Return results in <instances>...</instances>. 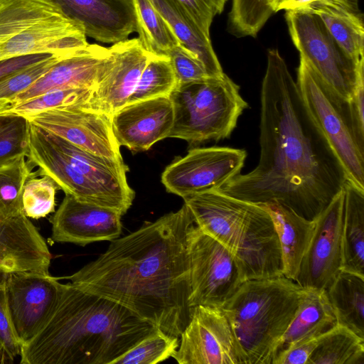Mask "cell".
Returning a JSON list of instances; mask_svg holds the SVG:
<instances>
[{"mask_svg": "<svg viewBox=\"0 0 364 364\" xmlns=\"http://www.w3.org/2000/svg\"><path fill=\"white\" fill-rule=\"evenodd\" d=\"M260 102L258 164L215 191L257 205L277 203L314 220L348 178L277 49L267 53Z\"/></svg>", "mask_w": 364, "mask_h": 364, "instance_id": "cell-1", "label": "cell"}, {"mask_svg": "<svg viewBox=\"0 0 364 364\" xmlns=\"http://www.w3.org/2000/svg\"><path fill=\"white\" fill-rule=\"evenodd\" d=\"M193 223L183 204L177 211L111 241L98 258L62 278L179 337L193 309L187 235Z\"/></svg>", "mask_w": 364, "mask_h": 364, "instance_id": "cell-2", "label": "cell"}, {"mask_svg": "<svg viewBox=\"0 0 364 364\" xmlns=\"http://www.w3.org/2000/svg\"><path fill=\"white\" fill-rule=\"evenodd\" d=\"M156 326L124 306L64 284L42 328L21 346V364H112Z\"/></svg>", "mask_w": 364, "mask_h": 364, "instance_id": "cell-3", "label": "cell"}, {"mask_svg": "<svg viewBox=\"0 0 364 364\" xmlns=\"http://www.w3.org/2000/svg\"><path fill=\"white\" fill-rule=\"evenodd\" d=\"M194 223L233 254L242 282L283 275L280 243L261 205L215 190L183 198Z\"/></svg>", "mask_w": 364, "mask_h": 364, "instance_id": "cell-4", "label": "cell"}, {"mask_svg": "<svg viewBox=\"0 0 364 364\" xmlns=\"http://www.w3.org/2000/svg\"><path fill=\"white\" fill-rule=\"evenodd\" d=\"M304 292L305 288L284 276L247 280L240 285L220 309L242 364H273Z\"/></svg>", "mask_w": 364, "mask_h": 364, "instance_id": "cell-5", "label": "cell"}, {"mask_svg": "<svg viewBox=\"0 0 364 364\" xmlns=\"http://www.w3.org/2000/svg\"><path fill=\"white\" fill-rule=\"evenodd\" d=\"M168 97L173 122L168 138L190 144L229 138L248 107L239 85L225 73L178 84Z\"/></svg>", "mask_w": 364, "mask_h": 364, "instance_id": "cell-6", "label": "cell"}, {"mask_svg": "<svg viewBox=\"0 0 364 364\" xmlns=\"http://www.w3.org/2000/svg\"><path fill=\"white\" fill-rule=\"evenodd\" d=\"M89 43L82 28L48 0H0V61L68 53Z\"/></svg>", "mask_w": 364, "mask_h": 364, "instance_id": "cell-7", "label": "cell"}, {"mask_svg": "<svg viewBox=\"0 0 364 364\" xmlns=\"http://www.w3.org/2000/svg\"><path fill=\"white\" fill-rule=\"evenodd\" d=\"M296 82L308 112L341 163L348 181L364 190V151L355 136L348 100L300 56Z\"/></svg>", "mask_w": 364, "mask_h": 364, "instance_id": "cell-8", "label": "cell"}, {"mask_svg": "<svg viewBox=\"0 0 364 364\" xmlns=\"http://www.w3.org/2000/svg\"><path fill=\"white\" fill-rule=\"evenodd\" d=\"M284 17L299 56L337 94L349 100L359 80L364 77V63L353 61L315 14L301 9L289 10L285 11Z\"/></svg>", "mask_w": 364, "mask_h": 364, "instance_id": "cell-9", "label": "cell"}, {"mask_svg": "<svg viewBox=\"0 0 364 364\" xmlns=\"http://www.w3.org/2000/svg\"><path fill=\"white\" fill-rule=\"evenodd\" d=\"M190 306L221 308L242 283L232 252L193 225L187 235Z\"/></svg>", "mask_w": 364, "mask_h": 364, "instance_id": "cell-10", "label": "cell"}, {"mask_svg": "<svg viewBox=\"0 0 364 364\" xmlns=\"http://www.w3.org/2000/svg\"><path fill=\"white\" fill-rule=\"evenodd\" d=\"M246 157L242 149L195 148L165 168L161 182L168 192L183 198L216 190L240 173Z\"/></svg>", "mask_w": 364, "mask_h": 364, "instance_id": "cell-11", "label": "cell"}, {"mask_svg": "<svg viewBox=\"0 0 364 364\" xmlns=\"http://www.w3.org/2000/svg\"><path fill=\"white\" fill-rule=\"evenodd\" d=\"M172 355L179 364H242L230 323L220 308L193 306Z\"/></svg>", "mask_w": 364, "mask_h": 364, "instance_id": "cell-12", "label": "cell"}, {"mask_svg": "<svg viewBox=\"0 0 364 364\" xmlns=\"http://www.w3.org/2000/svg\"><path fill=\"white\" fill-rule=\"evenodd\" d=\"M49 272H16L6 274L8 309L22 345L31 339L48 320L64 284Z\"/></svg>", "mask_w": 364, "mask_h": 364, "instance_id": "cell-13", "label": "cell"}, {"mask_svg": "<svg viewBox=\"0 0 364 364\" xmlns=\"http://www.w3.org/2000/svg\"><path fill=\"white\" fill-rule=\"evenodd\" d=\"M343 188L315 220L310 244L295 282L303 288L327 289L342 269Z\"/></svg>", "mask_w": 364, "mask_h": 364, "instance_id": "cell-14", "label": "cell"}, {"mask_svg": "<svg viewBox=\"0 0 364 364\" xmlns=\"http://www.w3.org/2000/svg\"><path fill=\"white\" fill-rule=\"evenodd\" d=\"M109 49L90 97L82 107L110 116L127 104L151 54L138 38L113 43Z\"/></svg>", "mask_w": 364, "mask_h": 364, "instance_id": "cell-15", "label": "cell"}, {"mask_svg": "<svg viewBox=\"0 0 364 364\" xmlns=\"http://www.w3.org/2000/svg\"><path fill=\"white\" fill-rule=\"evenodd\" d=\"M27 119L83 149L124 162L109 115L74 105L43 111Z\"/></svg>", "mask_w": 364, "mask_h": 364, "instance_id": "cell-16", "label": "cell"}, {"mask_svg": "<svg viewBox=\"0 0 364 364\" xmlns=\"http://www.w3.org/2000/svg\"><path fill=\"white\" fill-rule=\"evenodd\" d=\"M122 215L117 211L81 201L65 194L50 218L53 242L85 246L98 241H112L122 232Z\"/></svg>", "mask_w": 364, "mask_h": 364, "instance_id": "cell-17", "label": "cell"}, {"mask_svg": "<svg viewBox=\"0 0 364 364\" xmlns=\"http://www.w3.org/2000/svg\"><path fill=\"white\" fill-rule=\"evenodd\" d=\"M114 136L120 146L144 151L168 138L173 122L168 96L127 103L110 115Z\"/></svg>", "mask_w": 364, "mask_h": 364, "instance_id": "cell-18", "label": "cell"}, {"mask_svg": "<svg viewBox=\"0 0 364 364\" xmlns=\"http://www.w3.org/2000/svg\"><path fill=\"white\" fill-rule=\"evenodd\" d=\"M77 23L86 36L115 43L136 31L132 0H48Z\"/></svg>", "mask_w": 364, "mask_h": 364, "instance_id": "cell-19", "label": "cell"}, {"mask_svg": "<svg viewBox=\"0 0 364 364\" xmlns=\"http://www.w3.org/2000/svg\"><path fill=\"white\" fill-rule=\"evenodd\" d=\"M26 157L32 167H38L39 176L50 177L65 194L94 205L102 202L105 189L79 172L51 142L46 132L31 122Z\"/></svg>", "mask_w": 364, "mask_h": 364, "instance_id": "cell-20", "label": "cell"}, {"mask_svg": "<svg viewBox=\"0 0 364 364\" xmlns=\"http://www.w3.org/2000/svg\"><path fill=\"white\" fill-rule=\"evenodd\" d=\"M51 254L36 226L24 214L0 218V275L16 272H49Z\"/></svg>", "mask_w": 364, "mask_h": 364, "instance_id": "cell-21", "label": "cell"}, {"mask_svg": "<svg viewBox=\"0 0 364 364\" xmlns=\"http://www.w3.org/2000/svg\"><path fill=\"white\" fill-rule=\"evenodd\" d=\"M109 54V48L98 44H88L66 54L10 103H18L53 89L92 88Z\"/></svg>", "mask_w": 364, "mask_h": 364, "instance_id": "cell-22", "label": "cell"}, {"mask_svg": "<svg viewBox=\"0 0 364 364\" xmlns=\"http://www.w3.org/2000/svg\"><path fill=\"white\" fill-rule=\"evenodd\" d=\"M301 10L317 16L353 61L364 63V21L358 0H314Z\"/></svg>", "mask_w": 364, "mask_h": 364, "instance_id": "cell-23", "label": "cell"}, {"mask_svg": "<svg viewBox=\"0 0 364 364\" xmlns=\"http://www.w3.org/2000/svg\"><path fill=\"white\" fill-rule=\"evenodd\" d=\"M271 216L280 243L283 275L295 282L301 262L310 244L315 220H307L277 203L259 204Z\"/></svg>", "mask_w": 364, "mask_h": 364, "instance_id": "cell-24", "label": "cell"}, {"mask_svg": "<svg viewBox=\"0 0 364 364\" xmlns=\"http://www.w3.org/2000/svg\"><path fill=\"white\" fill-rule=\"evenodd\" d=\"M168 23L180 44L192 52L203 64L209 77L224 74L214 51L210 36L205 34L177 0H150Z\"/></svg>", "mask_w": 364, "mask_h": 364, "instance_id": "cell-25", "label": "cell"}, {"mask_svg": "<svg viewBox=\"0 0 364 364\" xmlns=\"http://www.w3.org/2000/svg\"><path fill=\"white\" fill-rule=\"evenodd\" d=\"M336 324L326 290L305 288L298 309L282 338L279 352L296 341L321 336Z\"/></svg>", "mask_w": 364, "mask_h": 364, "instance_id": "cell-26", "label": "cell"}, {"mask_svg": "<svg viewBox=\"0 0 364 364\" xmlns=\"http://www.w3.org/2000/svg\"><path fill=\"white\" fill-rule=\"evenodd\" d=\"M342 232V269L364 277V190L347 181Z\"/></svg>", "mask_w": 364, "mask_h": 364, "instance_id": "cell-27", "label": "cell"}, {"mask_svg": "<svg viewBox=\"0 0 364 364\" xmlns=\"http://www.w3.org/2000/svg\"><path fill=\"white\" fill-rule=\"evenodd\" d=\"M326 292L337 323L364 338V277L341 270Z\"/></svg>", "mask_w": 364, "mask_h": 364, "instance_id": "cell-28", "label": "cell"}, {"mask_svg": "<svg viewBox=\"0 0 364 364\" xmlns=\"http://www.w3.org/2000/svg\"><path fill=\"white\" fill-rule=\"evenodd\" d=\"M307 364H364V338L337 323L321 336Z\"/></svg>", "mask_w": 364, "mask_h": 364, "instance_id": "cell-29", "label": "cell"}, {"mask_svg": "<svg viewBox=\"0 0 364 364\" xmlns=\"http://www.w3.org/2000/svg\"><path fill=\"white\" fill-rule=\"evenodd\" d=\"M136 31L143 48L154 55H167L181 45L172 29L150 0H132Z\"/></svg>", "mask_w": 364, "mask_h": 364, "instance_id": "cell-30", "label": "cell"}, {"mask_svg": "<svg viewBox=\"0 0 364 364\" xmlns=\"http://www.w3.org/2000/svg\"><path fill=\"white\" fill-rule=\"evenodd\" d=\"M20 156L0 164V218L8 219L24 214L22 196L24 185L34 173L32 166Z\"/></svg>", "mask_w": 364, "mask_h": 364, "instance_id": "cell-31", "label": "cell"}, {"mask_svg": "<svg viewBox=\"0 0 364 364\" xmlns=\"http://www.w3.org/2000/svg\"><path fill=\"white\" fill-rule=\"evenodd\" d=\"M177 85L170 59L166 55H150L127 103L168 96Z\"/></svg>", "mask_w": 364, "mask_h": 364, "instance_id": "cell-32", "label": "cell"}, {"mask_svg": "<svg viewBox=\"0 0 364 364\" xmlns=\"http://www.w3.org/2000/svg\"><path fill=\"white\" fill-rule=\"evenodd\" d=\"M178 337L168 334L159 328L113 361L112 364H156L163 362L177 350Z\"/></svg>", "mask_w": 364, "mask_h": 364, "instance_id": "cell-33", "label": "cell"}, {"mask_svg": "<svg viewBox=\"0 0 364 364\" xmlns=\"http://www.w3.org/2000/svg\"><path fill=\"white\" fill-rule=\"evenodd\" d=\"M273 13L269 0H232L228 30L237 38H255Z\"/></svg>", "mask_w": 364, "mask_h": 364, "instance_id": "cell-34", "label": "cell"}, {"mask_svg": "<svg viewBox=\"0 0 364 364\" xmlns=\"http://www.w3.org/2000/svg\"><path fill=\"white\" fill-rule=\"evenodd\" d=\"M92 88H61L48 90L31 99L9 104L4 113H14L26 118L51 109L83 106L90 97Z\"/></svg>", "mask_w": 364, "mask_h": 364, "instance_id": "cell-35", "label": "cell"}, {"mask_svg": "<svg viewBox=\"0 0 364 364\" xmlns=\"http://www.w3.org/2000/svg\"><path fill=\"white\" fill-rule=\"evenodd\" d=\"M38 170L26 181L22 196L23 212L28 218L39 219L55 212V193L59 189L50 177H38Z\"/></svg>", "mask_w": 364, "mask_h": 364, "instance_id": "cell-36", "label": "cell"}, {"mask_svg": "<svg viewBox=\"0 0 364 364\" xmlns=\"http://www.w3.org/2000/svg\"><path fill=\"white\" fill-rule=\"evenodd\" d=\"M29 120L14 113H0V164L28 153Z\"/></svg>", "mask_w": 364, "mask_h": 364, "instance_id": "cell-37", "label": "cell"}, {"mask_svg": "<svg viewBox=\"0 0 364 364\" xmlns=\"http://www.w3.org/2000/svg\"><path fill=\"white\" fill-rule=\"evenodd\" d=\"M66 54L68 53L55 54L43 61L1 79L0 100H9L11 102L14 97L27 90L47 73L60 58Z\"/></svg>", "mask_w": 364, "mask_h": 364, "instance_id": "cell-38", "label": "cell"}, {"mask_svg": "<svg viewBox=\"0 0 364 364\" xmlns=\"http://www.w3.org/2000/svg\"><path fill=\"white\" fill-rule=\"evenodd\" d=\"M6 277V274L0 275V364L13 363L20 355L22 346L8 309L5 291Z\"/></svg>", "mask_w": 364, "mask_h": 364, "instance_id": "cell-39", "label": "cell"}, {"mask_svg": "<svg viewBox=\"0 0 364 364\" xmlns=\"http://www.w3.org/2000/svg\"><path fill=\"white\" fill-rule=\"evenodd\" d=\"M166 56L170 59L177 85L209 77L198 58L181 45L172 48Z\"/></svg>", "mask_w": 364, "mask_h": 364, "instance_id": "cell-40", "label": "cell"}, {"mask_svg": "<svg viewBox=\"0 0 364 364\" xmlns=\"http://www.w3.org/2000/svg\"><path fill=\"white\" fill-rule=\"evenodd\" d=\"M198 27L210 36L213 18L220 14L229 0H177Z\"/></svg>", "mask_w": 364, "mask_h": 364, "instance_id": "cell-41", "label": "cell"}, {"mask_svg": "<svg viewBox=\"0 0 364 364\" xmlns=\"http://www.w3.org/2000/svg\"><path fill=\"white\" fill-rule=\"evenodd\" d=\"M322 335L300 339L289 344L278 353L273 364H307Z\"/></svg>", "mask_w": 364, "mask_h": 364, "instance_id": "cell-42", "label": "cell"}, {"mask_svg": "<svg viewBox=\"0 0 364 364\" xmlns=\"http://www.w3.org/2000/svg\"><path fill=\"white\" fill-rule=\"evenodd\" d=\"M348 102L355 136L359 148L364 151V77L359 80Z\"/></svg>", "mask_w": 364, "mask_h": 364, "instance_id": "cell-43", "label": "cell"}, {"mask_svg": "<svg viewBox=\"0 0 364 364\" xmlns=\"http://www.w3.org/2000/svg\"><path fill=\"white\" fill-rule=\"evenodd\" d=\"M53 55L55 53L31 54L1 60L0 61V80L14 73L43 61Z\"/></svg>", "mask_w": 364, "mask_h": 364, "instance_id": "cell-44", "label": "cell"}, {"mask_svg": "<svg viewBox=\"0 0 364 364\" xmlns=\"http://www.w3.org/2000/svg\"><path fill=\"white\" fill-rule=\"evenodd\" d=\"M314 0H269L274 13L284 10H297L304 8Z\"/></svg>", "mask_w": 364, "mask_h": 364, "instance_id": "cell-45", "label": "cell"}, {"mask_svg": "<svg viewBox=\"0 0 364 364\" xmlns=\"http://www.w3.org/2000/svg\"><path fill=\"white\" fill-rule=\"evenodd\" d=\"M10 104V101L0 100V113L3 112Z\"/></svg>", "mask_w": 364, "mask_h": 364, "instance_id": "cell-46", "label": "cell"}]
</instances>
